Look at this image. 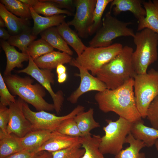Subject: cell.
Listing matches in <instances>:
<instances>
[{
	"mask_svg": "<svg viewBox=\"0 0 158 158\" xmlns=\"http://www.w3.org/2000/svg\"><path fill=\"white\" fill-rule=\"evenodd\" d=\"M134 83L131 78L116 89L96 93L95 99L99 109L105 113L114 112L132 123L141 120L136 106Z\"/></svg>",
	"mask_w": 158,
	"mask_h": 158,
	"instance_id": "6da1fadb",
	"label": "cell"
},
{
	"mask_svg": "<svg viewBox=\"0 0 158 158\" xmlns=\"http://www.w3.org/2000/svg\"><path fill=\"white\" fill-rule=\"evenodd\" d=\"M132 47L126 45L114 58L104 65L96 75L106 85L107 89L114 90L123 85L137 75L132 63Z\"/></svg>",
	"mask_w": 158,
	"mask_h": 158,
	"instance_id": "7a4b0ae2",
	"label": "cell"
},
{
	"mask_svg": "<svg viewBox=\"0 0 158 158\" xmlns=\"http://www.w3.org/2000/svg\"><path fill=\"white\" fill-rule=\"evenodd\" d=\"M3 78L12 94L18 96L37 111H47L54 110L53 104L48 103L44 99L46 95L45 89L40 83L33 84L34 79L29 76L22 77L11 74Z\"/></svg>",
	"mask_w": 158,
	"mask_h": 158,
	"instance_id": "3957f363",
	"label": "cell"
},
{
	"mask_svg": "<svg viewBox=\"0 0 158 158\" xmlns=\"http://www.w3.org/2000/svg\"><path fill=\"white\" fill-rule=\"evenodd\" d=\"M133 38L136 46L132 56L133 68L137 75L146 73L148 66L158 59V35L145 28L136 32Z\"/></svg>",
	"mask_w": 158,
	"mask_h": 158,
	"instance_id": "277c9868",
	"label": "cell"
},
{
	"mask_svg": "<svg viewBox=\"0 0 158 158\" xmlns=\"http://www.w3.org/2000/svg\"><path fill=\"white\" fill-rule=\"evenodd\" d=\"M107 125L103 127L104 135L101 137L99 149L104 155L115 156L122 149L127 135L131 132L132 123L121 117L116 121L106 119Z\"/></svg>",
	"mask_w": 158,
	"mask_h": 158,
	"instance_id": "5b68a950",
	"label": "cell"
},
{
	"mask_svg": "<svg viewBox=\"0 0 158 158\" xmlns=\"http://www.w3.org/2000/svg\"><path fill=\"white\" fill-rule=\"evenodd\" d=\"M130 22L120 21L111 15L109 10L102 19L101 26L89 42L92 47H106L111 45L113 40L120 37H134L135 33L133 29L128 27Z\"/></svg>",
	"mask_w": 158,
	"mask_h": 158,
	"instance_id": "8992f818",
	"label": "cell"
},
{
	"mask_svg": "<svg viewBox=\"0 0 158 158\" xmlns=\"http://www.w3.org/2000/svg\"><path fill=\"white\" fill-rule=\"evenodd\" d=\"M134 80L137 107L142 118H145L150 104L158 95V71L151 68L146 73L136 75Z\"/></svg>",
	"mask_w": 158,
	"mask_h": 158,
	"instance_id": "52a82bcc",
	"label": "cell"
},
{
	"mask_svg": "<svg viewBox=\"0 0 158 158\" xmlns=\"http://www.w3.org/2000/svg\"><path fill=\"white\" fill-rule=\"evenodd\" d=\"M123 46L116 43L106 47H87L82 54L76 58V61L80 66L90 71L93 76L104 65L114 58L121 51Z\"/></svg>",
	"mask_w": 158,
	"mask_h": 158,
	"instance_id": "ba28073f",
	"label": "cell"
},
{
	"mask_svg": "<svg viewBox=\"0 0 158 158\" xmlns=\"http://www.w3.org/2000/svg\"><path fill=\"white\" fill-rule=\"evenodd\" d=\"M23 110L25 117L32 124L33 130H46L53 132L56 130L64 120L73 117L84 111V107L78 105L68 114L58 116L44 111H33L30 109L27 103L24 101Z\"/></svg>",
	"mask_w": 158,
	"mask_h": 158,
	"instance_id": "9c48e42d",
	"label": "cell"
},
{
	"mask_svg": "<svg viewBox=\"0 0 158 158\" xmlns=\"http://www.w3.org/2000/svg\"><path fill=\"white\" fill-rule=\"evenodd\" d=\"M29 56L28 66L23 69L17 71V72L25 73L31 76L46 89L52 98L55 110L57 114H59L61 111L64 98L62 91L55 93L52 88L51 85L54 82V74L51 70L39 68Z\"/></svg>",
	"mask_w": 158,
	"mask_h": 158,
	"instance_id": "30bf717a",
	"label": "cell"
},
{
	"mask_svg": "<svg viewBox=\"0 0 158 158\" xmlns=\"http://www.w3.org/2000/svg\"><path fill=\"white\" fill-rule=\"evenodd\" d=\"M97 0L74 1L75 12L72 20L67 23L73 26L79 37L85 38L88 36V30L91 24Z\"/></svg>",
	"mask_w": 158,
	"mask_h": 158,
	"instance_id": "8fae6325",
	"label": "cell"
},
{
	"mask_svg": "<svg viewBox=\"0 0 158 158\" xmlns=\"http://www.w3.org/2000/svg\"><path fill=\"white\" fill-rule=\"evenodd\" d=\"M24 101L20 97L9 106V120L7 128L8 135L21 138L33 130V127L25 117L23 110Z\"/></svg>",
	"mask_w": 158,
	"mask_h": 158,
	"instance_id": "7c38bea8",
	"label": "cell"
},
{
	"mask_svg": "<svg viewBox=\"0 0 158 158\" xmlns=\"http://www.w3.org/2000/svg\"><path fill=\"white\" fill-rule=\"evenodd\" d=\"M70 64L78 69L79 73L76 75L80 78L79 86L68 98V100L71 103L76 104L79 97L87 92L92 91L101 92L107 89L103 82L90 74L88 70L79 64L75 59L73 58Z\"/></svg>",
	"mask_w": 158,
	"mask_h": 158,
	"instance_id": "4fadbf2b",
	"label": "cell"
},
{
	"mask_svg": "<svg viewBox=\"0 0 158 158\" xmlns=\"http://www.w3.org/2000/svg\"><path fill=\"white\" fill-rule=\"evenodd\" d=\"M80 138L71 136L56 131H54L52 132L50 138L38 150L37 152H52L71 147L81 146Z\"/></svg>",
	"mask_w": 158,
	"mask_h": 158,
	"instance_id": "5bb4252c",
	"label": "cell"
},
{
	"mask_svg": "<svg viewBox=\"0 0 158 158\" xmlns=\"http://www.w3.org/2000/svg\"><path fill=\"white\" fill-rule=\"evenodd\" d=\"M1 46L4 51L6 58V65L4 72V76L11 74V72L15 68H22V63L29 61V56L27 53H21L10 45L7 41L1 40Z\"/></svg>",
	"mask_w": 158,
	"mask_h": 158,
	"instance_id": "9a60e30c",
	"label": "cell"
},
{
	"mask_svg": "<svg viewBox=\"0 0 158 158\" xmlns=\"http://www.w3.org/2000/svg\"><path fill=\"white\" fill-rule=\"evenodd\" d=\"M140 0H113L111 3L110 10L112 7L114 14L116 15L122 12L129 11L138 20V22L143 19L146 16V11L142 5Z\"/></svg>",
	"mask_w": 158,
	"mask_h": 158,
	"instance_id": "2e32d148",
	"label": "cell"
},
{
	"mask_svg": "<svg viewBox=\"0 0 158 158\" xmlns=\"http://www.w3.org/2000/svg\"><path fill=\"white\" fill-rule=\"evenodd\" d=\"M32 18L34 22L32 29L33 34L37 36L43 31L52 27L57 26L65 21L66 16L64 14L44 17L35 12L32 7H30Z\"/></svg>",
	"mask_w": 158,
	"mask_h": 158,
	"instance_id": "e0dca14e",
	"label": "cell"
},
{
	"mask_svg": "<svg viewBox=\"0 0 158 158\" xmlns=\"http://www.w3.org/2000/svg\"><path fill=\"white\" fill-rule=\"evenodd\" d=\"M0 16L4 20L6 27L12 36L18 34L30 28L29 20L17 17L8 11L1 3Z\"/></svg>",
	"mask_w": 158,
	"mask_h": 158,
	"instance_id": "ac0fdd59",
	"label": "cell"
},
{
	"mask_svg": "<svg viewBox=\"0 0 158 158\" xmlns=\"http://www.w3.org/2000/svg\"><path fill=\"white\" fill-rule=\"evenodd\" d=\"M142 4L146 16L143 19L138 22L137 31L148 28L158 35V0L143 1Z\"/></svg>",
	"mask_w": 158,
	"mask_h": 158,
	"instance_id": "d6986e66",
	"label": "cell"
},
{
	"mask_svg": "<svg viewBox=\"0 0 158 158\" xmlns=\"http://www.w3.org/2000/svg\"><path fill=\"white\" fill-rule=\"evenodd\" d=\"M72 59L71 56L66 53L54 51L38 58L34 61L40 68L51 70L56 68L60 64L70 63Z\"/></svg>",
	"mask_w": 158,
	"mask_h": 158,
	"instance_id": "ffe728a7",
	"label": "cell"
},
{
	"mask_svg": "<svg viewBox=\"0 0 158 158\" xmlns=\"http://www.w3.org/2000/svg\"><path fill=\"white\" fill-rule=\"evenodd\" d=\"M131 133L148 147L152 146L158 139V129L145 126L142 119L132 123Z\"/></svg>",
	"mask_w": 158,
	"mask_h": 158,
	"instance_id": "44dd1931",
	"label": "cell"
},
{
	"mask_svg": "<svg viewBox=\"0 0 158 158\" xmlns=\"http://www.w3.org/2000/svg\"><path fill=\"white\" fill-rule=\"evenodd\" d=\"M57 30L66 43L80 56L87 47L83 42L77 33L72 30L65 20L56 27Z\"/></svg>",
	"mask_w": 158,
	"mask_h": 158,
	"instance_id": "7402d4cb",
	"label": "cell"
},
{
	"mask_svg": "<svg viewBox=\"0 0 158 158\" xmlns=\"http://www.w3.org/2000/svg\"><path fill=\"white\" fill-rule=\"evenodd\" d=\"M51 131L46 130H32L20 138L24 149L37 152L50 137Z\"/></svg>",
	"mask_w": 158,
	"mask_h": 158,
	"instance_id": "603a6c76",
	"label": "cell"
},
{
	"mask_svg": "<svg viewBox=\"0 0 158 158\" xmlns=\"http://www.w3.org/2000/svg\"><path fill=\"white\" fill-rule=\"evenodd\" d=\"M101 138L99 135L91 134L80 137L81 146L85 150L81 158H105L99 149Z\"/></svg>",
	"mask_w": 158,
	"mask_h": 158,
	"instance_id": "cb8c5ba5",
	"label": "cell"
},
{
	"mask_svg": "<svg viewBox=\"0 0 158 158\" xmlns=\"http://www.w3.org/2000/svg\"><path fill=\"white\" fill-rule=\"evenodd\" d=\"M41 38L55 48L71 56L73 52L70 49L61 35L56 27L49 28L40 33Z\"/></svg>",
	"mask_w": 158,
	"mask_h": 158,
	"instance_id": "d4e9b609",
	"label": "cell"
},
{
	"mask_svg": "<svg viewBox=\"0 0 158 158\" xmlns=\"http://www.w3.org/2000/svg\"><path fill=\"white\" fill-rule=\"evenodd\" d=\"M126 143L129 144V146L122 149L115 156V158H145V154L140 152L146 147L145 144L142 141L135 138L131 132L126 137Z\"/></svg>",
	"mask_w": 158,
	"mask_h": 158,
	"instance_id": "484cf974",
	"label": "cell"
},
{
	"mask_svg": "<svg viewBox=\"0 0 158 158\" xmlns=\"http://www.w3.org/2000/svg\"><path fill=\"white\" fill-rule=\"evenodd\" d=\"M94 109L90 108L87 111L81 112L74 117L83 136L91 134V130L100 127L99 123L94 119Z\"/></svg>",
	"mask_w": 158,
	"mask_h": 158,
	"instance_id": "4316f807",
	"label": "cell"
},
{
	"mask_svg": "<svg viewBox=\"0 0 158 158\" xmlns=\"http://www.w3.org/2000/svg\"><path fill=\"white\" fill-rule=\"evenodd\" d=\"M35 12L45 16H51L60 14L73 16L69 10L63 9L58 7L53 3L47 0H34L31 7Z\"/></svg>",
	"mask_w": 158,
	"mask_h": 158,
	"instance_id": "83f0119b",
	"label": "cell"
},
{
	"mask_svg": "<svg viewBox=\"0 0 158 158\" xmlns=\"http://www.w3.org/2000/svg\"><path fill=\"white\" fill-rule=\"evenodd\" d=\"M24 149L20 138L13 134L0 139V158H5Z\"/></svg>",
	"mask_w": 158,
	"mask_h": 158,
	"instance_id": "f1b7e54d",
	"label": "cell"
},
{
	"mask_svg": "<svg viewBox=\"0 0 158 158\" xmlns=\"http://www.w3.org/2000/svg\"><path fill=\"white\" fill-rule=\"evenodd\" d=\"M37 38L30 28L18 34L11 35L7 41L11 45L18 47L22 53H27L28 46ZM28 54V53H27Z\"/></svg>",
	"mask_w": 158,
	"mask_h": 158,
	"instance_id": "f546056e",
	"label": "cell"
},
{
	"mask_svg": "<svg viewBox=\"0 0 158 158\" xmlns=\"http://www.w3.org/2000/svg\"><path fill=\"white\" fill-rule=\"evenodd\" d=\"M113 0H97L93 11L91 24L88 30V35H92L99 28L102 22V16L104 11Z\"/></svg>",
	"mask_w": 158,
	"mask_h": 158,
	"instance_id": "4dcf8cb0",
	"label": "cell"
},
{
	"mask_svg": "<svg viewBox=\"0 0 158 158\" xmlns=\"http://www.w3.org/2000/svg\"><path fill=\"white\" fill-rule=\"evenodd\" d=\"M0 2L15 15L28 20L32 18L30 7L20 0H1Z\"/></svg>",
	"mask_w": 158,
	"mask_h": 158,
	"instance_id": "1f68e13d",
	"label": "cell"
},
{
	"mask_svg": "<svg viewBox=\"0 0 158 158\" xmlns=\"http://www.w3.org/2000/svg\"><path fill=\"white\" fill-rule=\"evenodd\" d=\"M54 48L45 40L41 38L33 41L29 45L27 53L34 60L54 51Z\"/></svg>",
	"mask_w": 158,
	"mask_h": 158,
	"instance_id": "d6a6232c",
	"label": "cell"
},
{
	"mask_svg": "<svg viewBox=\"0 0 158 158\" xmlns=\"http://www.w3.org/2000/svg\"><path fill=\"white\" fill-rule=\"evenodd\" d=\"M56 131L61 134L72 137H80L83 136L74 117L64 120Z\"/></svg>",
	"mask_w": 158,
	"mask_h": 158,
	"instance_id": "836d02e7",
	"label": "cell"
},
{
	"mask_svg": "<svg viewBox=\"0 0 158 158\" xmlns=\"http://www.w3.org/2000/svg\"><path fill=\"white\" fill-rule=\"evenodd\" d=\"M81 147L75 146L51 152L52 158H81L85 152Z\"/></svg>",
	"mask_w": 158,
	"mask_h": 158,
	"instance_id": "e575fe53",
	"label": "cell"
},
{
	"mask_svg": "<svg viewBox=\"0 0 158 158\" xmlns=\"http://www.w3.org/2000/svg\"><path fill=\"white\" fill-rule=\"evenodd\" d=\"M16 96L12 95L9 90L3 77L0 73V104L4 106H9L16 99Z\"/></svg>",
	"mask_w": 158,
	"mask_h": 158,
	"instance_id": "d590c367",
	"label": "cell"
},
{
	"mask_svg": "<svg viewBox=\"0 0 158 158\" xmlns=\"http://www.w3.org/2000/svg\"><path fill=\"white\" fill-rule=\"evenodd\" d=\"M146 118L152 127L158 129V95L150 104L147 111Z\"/></svg>",
	"mask_w": 158,
	"mask_h": 158,
	"instance_id": "8d00e7d4",
	"label": "cell"
},
{
	"mask_svg": "<svg viewBox=\"0 0 158 158\" xmlns=\"http://www.w3.org/2000/svg\"><path fill=\"white\" fill-rule=\"evenodd\" d=\"M9 120L8 108L0 104V139L9 135L7 131Z\"/></svg>",
	"mask_w": 158,
	"mask_h": 158,
	"instance_id": "74e56055",
	"label": "cell"
},
{
	"mask_svg": "<svg viewBox=\"0 0 158 158\" xmlns=\"http://www.w3.org/2000/svg\"><path fill=\"white\" fill-rule=\"evenodd\" d=\"M43 152H36L24 149L5 158H37Z\"/></svg>",
	"mask_w": 158,
	"mask_h": 158,
	"instance_id": "f35d334b",
	"label": "cell"
},
{
	"mask_svg": "<svg viewBox=\"0 0 158 158\" xmlns=\"http://www.w3.org/2000/svg\"><path fill=\"white\" fill-rule=\"evenodd\" d=\"M55 4L58 7L62 9L66 8L69 10H72L74 1L72 0H47Z\"/></svg>",
	"mask_w": 158,
	"mask_h": 158,
	"instance_id": "ab89813d",
	"label": "cell"
},
{
	"mask_svg": "<svg viewBox=\"0 0 158 158\" xmlns=\"http://www.w3.org/2000/svg\"><path fill=\"white\" fill-rule=\"evenodd\" d=\"M11 35L4 28H0V37L3 40H8Z\"/></svg>",
	"mask_w": 158,
	"mask_h": 158,
	"instance_id": "60d3db41",
	"label": "cell"
},
{
	"mask_svg": "<svg viewBox=\"0 0 158 158\" xmlns=\"http://www.w3.org/2000/svg\"><path fill=\"white\" fill-rule=\"evenodd\" d=\"M56 68L57 75L66 73V68L63 64H60L58 65Z\"/></svg>",
	"mask_w": 158,
	"mask_h": 158,
	"instance_id": "b9f144b4",
	"label": "cell"
},
{
	"mask_svg": "<svg viewBox=\"0 0 158 158\" xmlns=\"http://www.w3.org/2000/svg\"><path fill=\"white\" fill-rule=\"evenodd\" d=\"M67 77V74L66 73L57 75L58 82L60 83H63L66 81Z\"/></svg>",
	"mask_w": 158,
	"mask_h": 158,
	"instance_id": "7bdbcfd3",
	"label": "cell"
},
{
	"mask_svg": "<svg viewBox=\"0 0 158 158\" xmlns=\"http://www.w3.org/2000/svg\"><path fill=\"white\" fill-rule=\"evenodd\" d=\"M37 158H52L51 152L43 151L41 154Z\"/></svg>",
	"mask_w": 158,
	"mask_h": 158,
	"instance_id": "ee69618b",
	"label": "cell"
},
{
	"mask_svg": "<svg viewBox=\"0 0 158 158\" xmlns=\"http://www.w3.org/2000/svg\"><path fill=\"white\" fill-rule=\"evenodd\" d=\"M6 27L5 23L3 18L0 17V28H4Z\"/></svg>",
	"mask_w": 158,
	"mask_h": 158,
	"instance_id": "f6af8a7d",
	"label": "cell"
},
{
	"mask_svg": "<svg viewBox=\"0 0 158 158\" xmlns=\"http://www.w3.org/2000/svg\"><path fill=\"white\" fill-rule=\"evenodd\" d=\"M154 145H155L157 150L158 151V139L156 141Z\"/></svg>",
	"mask_w": 158,
	"mask_h": 158,
	"instance_id": "bcb514c9",
	"label": "cell"
}]
</instances>
